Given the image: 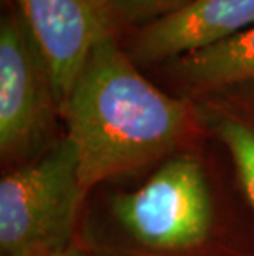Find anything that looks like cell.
<instances>
[{"mask_svg": "<svg viewBox=\"0 0 254 256\" xmlns=\"http://www.w3.org/2000/svg\"><path fill=\"white\" fill-rule=\"evenodd\" d=\"M61 119L86 194L169 159L203 132L190 98L172 96L149 81L114 35L91 50Z\"/></svg>", "mask_w": 254, "mask_h": 256, "instance_id": "cell-1", "label": "cell"}, {"mask_svg": "<svg viewBox=\"0 0 254 256\" xmlns=\"http://www.w3.org/2000/svg\"><path fill=\"white\" fill-rule=\"evenodd\" d=\"M86 192L64 136L0 180V256H48L71 244Z\"/></svg>", "mask_w": 254, "mask_h": 256, "instance_id": "cell-2", "label": "cell"}, {"mask_svg": "<svg viewBox=\"0 0 254 256\" xmlns=\"http://www.w3.org/2000/svg\"><path fill=\"white\" fill-rule=\"evenodd\" d=\"M111 215L129 242L157 254H188L205 246L216 212L203 162L175 154L132 192L111 200Z\"/></svg>", "mask_w": 254, "mask_h": 256, "instance_id": "cell-3", "label": "cell"}, {"mask_svg": "<svg viewBox=\"0 0 254 256\" xmlns=\"http://www.w3.org/2000/svg\"><path fill=\"white\" fill-rule=\"evenodd\" d=\"M61 118L50 70L15 0L0 18V154L13 164L41 149Z\"/></svg>", "mask_w": 254, "mask_h": 256, "instance_id": "cell-4", "label": "cell"}, {"mask_svg": "<svg viewBox=\"0 0 254 256\" xmlns=\"http://www.w3.org/2000/svg\"><path fill=\"white\" fill-rule=\"evenodd\" d=\"M50 70L63 114L91 50L117 36L102 0H15Z\"/></svg>", "mask_w": 254, "mask_h": 256, "instance_id": "cell-5", "label": "cell"}, {"mask_svg": "<svg viewBox=\"0 0 254 256\" xmlns=\"http://www.w3.org/2000/svg\"><path fill=\"white\" fill-rule=\"evenodd\" d=\"M253 25L254 0H193L169 17L134 30L124 50L137 66H162L230 40Z\"/></svg>", "mask_w": 254, "mask_h": 256, "instance_id": "cell-6", "label": "cell"}, {"mask_svg": "<svg viewBox=\"0 0 254 256\" xmlns=\"http://www.w3.org/2000/svg\"><path fill=\"white\" fill-rule=\"evenodd\" d=\"M198 124L226 149L254 214V81L188 96Z\"/></svg>", "mask_w": 254, "mask_h": 256, "instance_id": "cell-7", "label": "cell"}, {"mask_svg": "<svg viewBox=\"0 0 254 256\" xmlns=\"http://www.w3.org/2000/svg\"><path fill=\"white\" fill-rule=\"evenodd\" d=\"M165 80L193 96L202 91L254 81V25L230 40L162 64Z\"/></svg>", "mask_w": 254, "mask_h": 256, "instance_id": "cell-8", "label": "cell"}, {"mask_svg": "<svg viewBox=\"0 0 254 256\" xmlns=\"http://www.w3.org/2000/svg\"><path fill=\"white\" fill-rule=\"evenodd\" d=\"M116 34L142 28L175 14L193 0H102Z\"/></svg>", "mask_w": 254, "mask_h": 256, "instance_id": "cell-9", "label": "cell"}, {"mask_svg": "<svg viewBox=\"0 0 254 256\" xmlns=\"http://www.w3.org/2000/svg\"><path fill=\"white\" fill-rule=\"evenodd\" d=\"M48 256H86V253L83 252V250H79L78 246H74V244H68L66 248L59 250V252H55Z\"/></svg>", "mask_w": 254, "mask_h": 256, "instance_id": "cell-10", "label": "cell"}]
</instances>
